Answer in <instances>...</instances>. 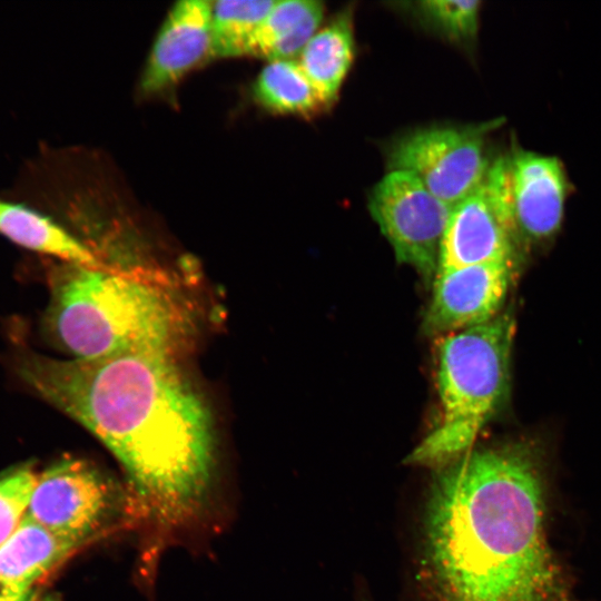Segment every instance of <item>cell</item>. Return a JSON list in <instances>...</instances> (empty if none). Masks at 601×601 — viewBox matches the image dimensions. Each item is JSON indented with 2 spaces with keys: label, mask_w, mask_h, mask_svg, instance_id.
Returning <instances> with one entry per match:
<instances>
[{
  "label": "cell",
  "mask_w": 601,
  "mask_h": 601,
  "mask_svg": "<svg viewBox=\"0 0 601 601\" xmlns=\"http://www.w3.org/2000/svg\"><path fill=\"white\" fill-rule=\"evenodd\" d=\"M16 371L98 437L155 510L178 514L203 500L214 464L213 420L175 353L57 359L22 349Z\"/></svg>",
  "instance_id": "6da1fadb"
},
{
  "label": "cell",
  "mask_w": 601,
  "mask_h": 601,
  "mask_svg": "<svg viewBox=\"0 0 601 601\" xmlns=\"http://www.w3.org/2000/svg\"><path fill=\"white\" fill-rule=\"evenodd\" d=\"M439 470L424 516V563L436 601H569L532 453L470 450Z\"/></svg>",
  "instance_id": "7a4b0ae2"
},
{
  "label": "cell",
  "mask_w": 601,
  "mask_h": 601,
  "mask_svg": "<svg viewBox=\"0 0 601 601\" xmlns=\"http://www.w3.org/2000/svg\"><path fill=\"white\" fill-rule=\"evenodd\" d=\"M48 337L73 358L175 353L186 313L166 287L108 267L65 263L50 272Z\"/></svg>",
  "instance_id": "3957f363"
},
{
  "label": "cell",
  "mask_w": 601,
  "mask_h": 601,
  "mask_svg": "<svg viewBox=\"0 0 601 601\" xmlns=\"http://www.w3.org/2000/svg\"><path fill=\"white\" fill-rule=\"evenodd\" d=\"M514 334L511 313L437 337L440 417L406 463L441 469L467 453L501 405L509 385Z\"/></svg>",
  "instance_id": "277c9868"
},
{
  "label": "cell",
  "mask_w": 601,
  "mask_h": 601,
  "mask_svg": "<svg viewBox=\"0 0 601 601\" xmlns=\"http://www.w3.org/2000/svg\"><path fill=\"white\" fill-rule=\"evenodd\" d=\"M495 125L491 121L415 129L390 145L387 169L414 175L434 196L453 207L483 183L491 166L485 136Z\"/></svg>",
  "instance_id": "5b68a950"
},
{
  "label": "cell",
  "mask_w": 601,
  "mask_h": 601,
  "mask_svg": "<svg viewBox=\"0 0 601 601\" xmlns=\"http://www.w3.org/2000/svg\"><path fill=\"white\" fill-rule=\"evenodd\" d=\"M120 499L115 483L92 464L65 459L37 474L26 515L80 545L115 520Z\"/></svg>",
  "instance_id": "8992f818"
},
{
  "label": "cell",
  "mask_w": 601,
  "mask_h": 601,
  "mask_svg": "<svg viewBox=\"0 0 601 601\" xmlns=\"http://www.w3.org/2000/svg\"><path fill=\"white\" fill-rule=\"evenodd\" d=\"M452 208L414 175L400 170L387 171L368 197L371 216L397 262L413 267L426 283L436 276Z\"/></svg>",
  "instance_id": "52a82bcc"
},
{
  "label": "cell",
  "mask_w": 601,
  "mask_h": 601,
  "mask_svg": "<svg viewBox=\"0 0 601 601\" xmlns=\"http://www.w3.org/2000/svg\"><path fill=\"white\" fill-rule=\"evenodd\" d=\"M516 245L509 167L502 157L491 162L483 183L453 206L441 243L437 272L484 263H514Z\"/></svg>",
  "instance_id": "ba28073f"
},
{
  "label": "cell",
  "mask_w": 601,
  "mask_h": 601,
  "mask_svg": "<svg viewBox=\"0 0 601 601\" xmlns=\"http://www.w3.org/2000/svg\"><path fill=\"white\" fill-rule=\"evenodd\" d=\"M513 263L495 262L437 272L423 331L441 337L495 318L512 279Z\"/></svg>",
  "instance_id": "9c48e42d"
},
{
  "label": "cell",
  "mask_w": 601,
  "mask_h": 601,
  "mask_svg": "<svg viewBox=\"0 0 601 601\" xmlns=\"http://www.w3.org/2000/svg\"><path fill=\"white\" fill-rule=\"evenodd\" d=\"M510 191L518 242L552 237L564 214L566 178L556 157L519 149L508 158Z\"/></svg>",
  "instance_id": "30bf717a"
},
{
  "label": "cell",
  "mask_w": 601,
  "mask_h": 601,
  "mask_svg": "<svg viewBox=\"0 0 601 601\" xmlns=\"http://www.w3.org/2000/svg\"><path fill=\"white\" fill-rule=\"evenodd\" d=\"M211 7L210 1L184 0L168 11L141 73L144 93L171 87L211 56Z\"/></svg>",
  "instance_id": "8fae6325"
},
{
  "label": "cell",
  "mask_w": 601,
  "mask_h": 601,
  "mask_svg": "<svg viewBox=\"0 0 601 601\" xmlns=\"http://www.w3.org/2000/svg\"><path fill=\"white\" fill-rule=\"evenodd\" d=\"M78 546L24 514L0 546V581L22 592H35L36 585Z\"/></svg>",
  "instance_id": "7c38bea8"
},
{
  "label": "cell",
  "mask_w": 601,
  "mask_h": 601,
  "mask_svg": "<svg viewBox=\"0 0 601 601\" xmlns=\"http://www.w3.org/2000/svg\"><path fill=\"white\" fill-rule=\"evenodd\" d=\"M0 234L14 244L66 263L105 267L97 255L47 215L0 198Z\"/></svg>",
  "instance_id": "4fadbf2b"
},
{
  "label": "cell",
  "mask_w": 601,
  "mask_h": 601,
  "mask_svg": "<svg viewBox=\"0 0 601 601\" xmlns=\"http://www.w3.org/2000/svg\"><path fill=\"white\" fill-rule=\"evenodd\" d=\"M353 58V16L352 10L346 9L309 39L296 60L314 88L331 106Z\"/></svg>",
  "instance_id": "5bb4252c"
},
{
  "label": "cell",
  "mask_w": 601,
  "mask_h": 601,
  "mask_svg": "<svg viewBox=\"0 0 601 601\" xmlns=\"http://www.w3.org/2000/svg\"><path fill=\"white\" fill-rule=\"evenodd\" d=\"M324 10L322 1L275 0L249 43L247 56L268 61L297 58L318 31Z\"/></svg>",
  "instance_id": "9a60e30c"
},
{
  "label": "cell",
  "mask_w": 601,
  "mask_h": 601,
  "mask_svg": "<svg viewBox=\"0 0 601 601\" xmlns=\"http://www.w3.org/2000/svg\"><path fill=\"white\" fill-rule=\"evenodd\" d=\"M253 90L264 108L277 114L306 116L328 107L296 59L268 61Z\"/></svg>",
  "instance_id": "2e32d148"
},
{
  "label": "cell",
  "mask_w": 601,
  "mask_h": 601,
  "mask_svg": "<svg viewBox=\"0 0 601 601\" xmlns=\"http://www.w3.org/2000/svg\"><path fill=\"white\" fill-rule=\"evenodd\" d=\"M275 0H219L211 7V56H247L249 43Z\"/></svg>",
  "instance_id": "e0dca14e"
},
{
  "label": "cell",
  "mask_w": 601,
  "mask_h": 601,
  "mask_svg": "<svg viewBox=\"0 0 601 601\" xmlns=\"http://www.w3.org/2000/svg\"><path fill=\"white\" fill-rule=\"evenodd\" d=\"M421 22L447 40L465 43L477 33L480 1L427 0L412 3Z\"/></svg>",
  "instance_id": "ac0fdd59"
},
{
  "label": "cell",
  "mask_w": 601,
  "mask_h": 601,
  "mask_svg": "<svg viewBox=\"0 0 601 601\" xmlns=\"http://www.w3.org/2000/svg\"><path fill=\"white\" fill-rule=\"evenodd\" d=\"M36 480L37 473L29 465L0 476V546L24 516Z\"/></svg>",
  "instance_id": "d6986e66"
},
{
  "label": "cell",
  "mask_w": 601,
  "mask_h": 601,
  "mask_svg": "<svg viewBox=\"0 0 601 601\" xmlns=\"http://www.w3.org/2000/svg\"><path fill=\"white\" fill-rule=\"evenodd\" d=\"M0 601H39L35 592H22L0 581Z\"/></svg>",
  "instance_id": "ffe728a7"
}]
</instances>
